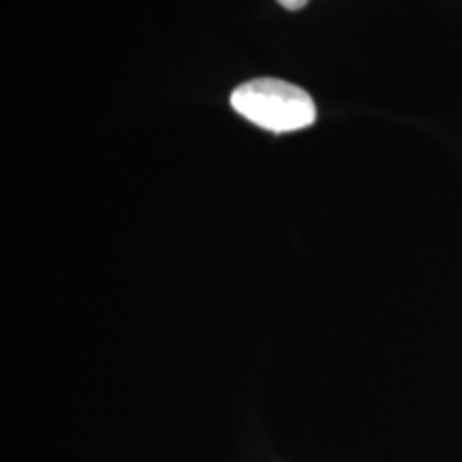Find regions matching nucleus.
Returning <instances> with one entry per match:
<instances>
[{
    "label": "nucleus",
    "instance_id": "f257e3e1",
    "mask_svg": "<svg viewBox=\"0 0 462 462\" xmlns=\"http://www.w3.org/2000/svg\"><path fill=\"white\" fill-rule=\"evenodd\" d=\"M229 101L242 118L270 133L302 131L317 120V107L309 92L274 78L238 86Z\"/></svg>",
    "mask_w": 462,
    "mask_h": 462
},
{
    "label": "nucleus",
    "instance_id": "f03ea898",
    "mask_svg": "<svg viewBox=\"0 0 462 462\" xmlns=\"http://www.w3.org/2000/svg\"><path fill=\"white\" fill-rule=\"evenodd\" d=\"M276 3H279L281 7L287 11H300L306 7V3H309V0H276Z\"/></svg>",
    "mask_w": 462,
    "mask_h": 462
}]
</instances>
